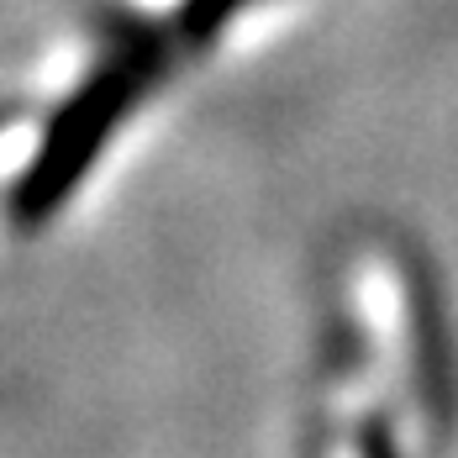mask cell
Wrapping results in <instances>:
<instances>
[{
  "label": "cell",
  "mask_w": 458,
  "mask_h": 458,
  "mask_svg": "<svg viewBox=\"0 0 458 458\" xmlns=\"http://www.w3.org/2000/svg\"><path fill=\"white\" fill-rule=\"evenodd\" d=\"M153 74H158V53L132 47V53L111 58L106 69H95L90 80L58 106V116L47 122V132L38 142V153L27 158L21 180L11 184L5 211H11L16 227H43L69 206V195L95 169L106 142L122 132L132 106L148 95Z\"/></svg>",
  "instance_id": "6da1fadb"
},
{
  "label": "cell",
  "mask_w": 458,
  "mask_h": 458,
  "mask_svg": "<svg viewBox=\"0 0 458 458\" xmlns=\"http://www.w3.org/2000/svg\"><path fill=\"white\" fill-rule=\"evenodd\" d=\"M406 311H411V379L421 416L437 437H454L458 421V353L448 311H443V290L437 269H427L421 253H406Z\"/></svg>",
  "instance_id": "7a4b0ae2"
},
{
  "label": "cell",
  "mask_w": 458,
  "mask_h": 458,
  "mask_svg": "<svg viewBox=\"0 0 458 458\" xmlns=\"http://www.w3.org/2000/svg\"><path fill=\"white\" fill-rule=\"evenodd\" d=\"M248 0H184L180 11V32L184 38H211V32H222V21L237 16Z\"/></svg>",
  "instance_id": "3957f363"
},
{
  "label": "cell",
  "mask_w": 458,
  "mask_h": 458,
  "mask_svg": "<svg viewBox=\"0 0 458 458\" xmlns=\"http://www.w3.org/2000/svg\"><path fill=\"white\" fill-rule=\"evenodd\" d=\"M359 458H401L395 432H390L385 421H364V427H359Z\"/></svg>",
  "instance_id": "277c9868"
},
{
  "label": "cell",
  "mask_w": 458,
  "mask_h": 458,
  "mask_svg": "<svg viewBox=\"0 0 458 458\" xmlns=\"http://www.w3.org/2000/svg\"><path fill=\"white\" fill-rule=\"evenodd\" d=\"M0 122H5V106H0Z\"/></svg>",
  "instance_id": "5b68a950"
}]
</instances>
